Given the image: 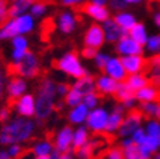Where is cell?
Returning <instances> with one entry per match:
<instances>
[{
  "label": "cell",
  "instance_id": "6da1fadb",
  "mask_svg": "<svg viewBox=\"0 0 160 159\" xmlns=\"http://www.w3.org/2000/svg\"><path fill=\"white\" fill-rule=\"evenodd\" d=\"M37 123L32 118L17 115L10 118L0 129V143L4 146L10 143H27L34 138Z\"/></svg>",
  "mask_w": 160,
  "mask_h": 159
},
{
  "label": "cell",
  "instance_id": "7a4b0ae2",
  "mask_svg": "<svg viewBox=\"0 0 160 159\" xmlns=\"http://www.w3.org/2000/svg\"><path fill=\"white\" fill-rule=\"evenodd\" d=\"M56 83L49 77L40 80L34 96V103H36L34 116L37 122L47 120L52 116V113L56 109Z\"/></svg>",
  "mask_w": 160,
  "mask_h": 159
},
{
  "label": "cell",
  "instance_id": "3957f363",
  "mask_svg": "<svg viewBox=\"0 0 160 159\" xmlns=\"http://www.w3.org/2000/svg\"><path fill=\"white\" fill-rule=\"evenodd\" d=\"M10 69L13 70L12 73L19 75V76L24 77V79H34L39 76L40 73V60L39 57L32 52H27L19 62L12 63Z\"/></svg>",
  "mask_w": 160,
  "mask_h": 159
},
{
  "label": "cell",
  "instance_id": "277c9868",
  "mask_svg": "<svg viewBox=\"0 0 160 159\" xmlns=\"http://www.w3.org/2000/svg\"><path fill=\"white\" fill-rule=\"evenodd\" d=\"M56 67L60 72H63L64 75H69V76L76 77V79L87 75L86 69H84V67L82 66V63H80L79 56L73 52H69L60 57L56 62Z\"/></svg>",
  "mask_w": 160,
  "mask_h": 159
},
{
  "label": "cell",
  "instance_id": "5b68a950",
  "mask_svg": "<svg viewBox=\"0 0 160 159\" xmlns=\"http://www.w3.org/2000/svg\"><path fill=\"white\" fill-rule=\"evenodd\" d=\"M107 118H109V112L103 108L96 106L93 109H90L86 118L87 129L92 130L93 133H104L106 132Z\"/></svg>",
  "mask_w": 160,
  "mask_h": 159
},
{
  "label": "cell",
  "instance_id": "8992f818",
  "mask_svg": "<svg viewBox=\"0 0 160 159\" xmlns=\"http://www.w3.org/2000/svg\"><path fill=\"white\" fill-rule=\"evenodd\" d=\"M27 89H29L27 79L19 76V75H14V73L13 76H9L7 85H6V96L10 102H13V100H16L22 95H24L27 92Z\"/></svg>",
  "mask_w": 160,
  "mask_h": 159
},
{
  "label": "cell",
  "instance_id": "52a82bcc",
  "mask_svg": "<svg viewBox=\"0 0 160 159\" xmlns=\"http://www.w3.org/2000/svg\"><path fill=\"white\" fill-rule=\"evenodd\" d=\"M13 109L16 110L17 115L26 116V118H34V112H36V103H34V96L32 93H24L16 100L12 102Z\"/></svg>",
  "mask_w": 160,
  "mask_h": 159
},
{
  "label": "cell",
  "instance_id": "ba28073f",
  "mask_svg": "<svg viewBox=\"0 0 160 159\" xmlns=\"http://www.w3.org/2000/svg\"><path fill=\"white\" fill-rule=\"evenodd\" d=\"M143 112H139V110H132V112L127 115V118H123V122L119 128V135L122 138H127L130 136L134 130L142 125V120H143Z\"/></svg>",
  "mask_w": 160,
  "mask_h": 159
},
{
  "label": "cell",
  "instance_id": "9c48e42d",
  "mask_svg": "<svg viewBox=\"0 0 160 159\" xmlns=\"http://www.w3.org/2000/svg\"><path fill=\"white\" fill-rule=\"evenodd\" d=\"M10 45H12V52H10L12 63L19 62L29 52V40H27L26 34H16V36H13L10 39Z\"/></svg>",
  "mask_w": 160,
  "mask_h": 159
},
{
  "label": "cell",
  "instance_id": "30bf717a",
  "mask_svg": "<svg viewBox=\"0 0 160 159\" xmlns=\"http://www.w3.org/2000/svg\"><path fill=\"white\" fill-rule=\"evenodd\" d=\"M72 139H73V129L70 126H63L59 132L54 135L53 145L54 149H57L62 155L72 149Z\"/></svg>",
  "mask_w": 160,
  "mask_h": 159
},
{
  "label": "cell",
  "instance_id": "8fae6325",
  "mask_svg": "<svg viewBox=\"0 0 160 159\" xmlns=\"http://www.w3.org/2000/svg\"><path fill=\"white\" fill-rule=\"evenodd\" d=\"M117 52L122 55V56H129V55H142L143 53V46L140 43H137L133 37H130L129 34L120 37L117 40L116 45Z\"/></svg>",
  "mask_w": 160,
  "mask_h": 159
},
{
  "label": "cell",
  "instance_id": "7c38bea8",
  "mask_svg": "<svg viewBox=\"0 0 160 159\" xmlns=\"http://www.w3.org/2000/svg\"><path fill=\"white\" fill-rule=\"evenodd\" d=\"M102 27H103V32H104V40H107V42H113L114 43L120 37L129 34V32L122 29V27L116 23L114 19H106L103 22V24H102Z\"/></svg>",
  "mask_w": 160,
  "mask_h": 159
},
{
  "label": "cell",
  "instance_id": "4fadbf2b",
  "mask_svg": "<svg viewBox=\"0 0 160 159\" xmlns=\"http://www.w3.org/2000/svg\"><path fill=\"white\" fill-rule=\"evenodd\" d=\"M103 70L106 72V75L112 76L113 79H116L117 82H123L127 77V72H126V69H124L120 57H109V60H107Z\"/></svg>",
  "mask_w": 160,
  "mask_h": 159
},
{
  "label": "cell",
  "instance_id": "5bb4252c",
  "mask_svg": "<svg viewBox=\"0 0 160 159\" xmlns=\"http://www.w3.org/2000/svg\"><path fill=\"white\" fill-rule=\"evenodd\" d=\"M104 43V32L100 24H92L84 34V45L90 47H102Z\"/></svg>",
  "mask_w": 160,
  "mask_h": 159
},
{
  "label": "cell",
  "instance_id": "9a60e30c",
  "mask_svg": "<svg viewBox=\"0 0 160 159\" xmlns=\"http://www.w3.org/2000/svg\"><path fill=\"white\" fill-rule=\"evenodd\" d=\"M14 26H16V32L17 34H29L32 33L36 27V22L34 17L27 12V13H22L19 16H14Z\"/></svg>",
  "mask_w": 160,
  "mask_h": 159
},
{
  "label": "cell",
  "instance_id": "2e32d148",
  "mask_svg": "<svg viewBox=\"0 0 160 159\" xmlns=\"http://www.w3.org/2000/svg\"><path fill=\"white\" fill-rule=\"evenodd\" d=\"M53 149L54 145L50 139H40L32 145L30 152H32V156L36 159H50Z\"/></svg>",
  "mask_w": 160,
  "mask_h": 159
},
{
  "label": "cell",
  "instance_id": "e0dca14e",
  "mask_svg": "<svg viewBox=\"0 0 160 159\" xmlns=\"http://www.w3.org/2000/svg\"><path fill=\"white\" fill-rule=\"evenodd\" d=\"M56 26L62 33H64V34L72 33L77 26L76 14L73 12H63V13H60L56 20Z\"/></svg>",
  "mask_w": 160,
  "mask_h": 159
},
{
  "label": "cell",
  "instance_id": "ac0fdd59",
  "mask_svg": "<svg viewBox=\"0 0 160 159\" xmlns=\"http://www.w3.org/2000/svg\"><path fill=\"white\" fill-rule=\"evenodd\" d=\"M122 63L129 75L130 73H140L144 70L146 59L142 55H129V56L122 57Z\"/></svg>",
  "mask_w": 160,
  "mask_h": 159
},
{
  "label": "cell",
  "instance_id": "d6986e66",
  "mask_svg": "<svg viewBox=\"0 0 160 159\" xmlns=\"http://www.w3.org/2000/svg\"><path fill=\"white\" fill-rule=\"evenodd\" d=\"M137 146H139V151H140V159L150 158L160 148L159 140H157L156 136H150L147 133L144 136V139L140 143H137Z\"/></svg>",
  "mask_w": 160,
  "mask_h": 159
},
{
  "label": "cell",
  "instance_id": "ffe728a7",
  "mask_svg": "<svg viewBox=\"0 0 160 159\" xmlns=\"http://www.w3.org/2000/svg\"><path fill=\"white\" fill-rule=\"evenodd\" d=\"M119 82L109 75H102L96 80V90L102 95H114Z\"/></svg>",
  "mask_w": 160,
  "mask_h": 159
},
{
  "label": "cell",
  "instance_id": "44dd1931",
  "mask_svg": "<svg viewBox=\"0 0 160 159\" xmlns=\"http://www.w3.org/2000/svg\"><path fill=\"white\" fill-rule=\"evenodd\" d=\"M89 110L90 109L83 102H80L79 105L70 108L69 113H67V119H69L70 123H73V125H83V123L86 122Z\"/></svg>",
  "mask_w": 160,
  "mask_h": 159
},
{
  "label": "cell",
  "instance_id": "7402d4cb",
  "mask_svg": "<svg viewBox=\"0 0 160 159\" xmlns=\"http://www.w3.org/2000/svg\"><path fill=\"white\" fill-rule=\"evenodd\" d=\"M123 110L124 106H117L114 108V110L112 113H109L107 118V125H106V132L107 133H116L119 130L120 125L123 122Z\"/></svg>",
  "mask_w": 160,
  "mask_h": 159
},
{
  "label": "cell",
  "instance_id": "603a6c76",
  "mask_svg": "<svg viewBox=\"0 0 160 159\" xmlns=\"http://www.w3.org/2000/svg\"><path fill=\"white\" fill-rule=\"evenodd\" d=\"M134 98L139 102H152V100H157L160 98V92L157 86H152V85H146V86L140 87L134 92Z\"/></svg>",
  "mask_w": 160,
  "mask_h": 159
},
{
  "label": "cell",
  "instance_id": "cb8c5ba5",
  "mask_svg": "<svg viewBox=\"0 0 160 159\" xmlns=\"http://www.w3.org/2000/svg\"><path fill=\"white\" fill-rule=\"evenodd\" d=\"M83 12L90 16L92 19L97 20V22H104L106 19H109V10L104 6H100V4H94V3H87L83 6Z\"/></svg>",
  "mask_w": 160,
  "mask_h": 159
},
{
  "label": "cell",
  "instance_id": "d4e9b609",
  "mask_svg": "<svg viewBox=\"0 0 160 159\" xmlns=\"http://www.w3.org/2000/svg\"><path fill=\"white\" fill-rule=\"evenodd\" d=\"M34 0H10L9 2V17L19 16L22 13H27Z\"/></svg>",
  "mask_w": 160,
  "mask_h": 159
},
{
  "label": "cell",
  "instance_id": "484cf974",
  "mask_svg": "<svg viewBox=\"0 0 160 159\" xmlns=\"http://www.w3.org/2000/svg\"><path fill=\"white\" fill-rule=\"evenodd\" d=\"M146 73H147V79L152 80L154 86L160 87V59L159 57H154L152 59L149 63H146Z\"/></svg>",
  "mask_w": 160,
  "mask_h": 159
},
{
  "label": "cell",
  "instance_id": "4316f807",
  "mask_svg": "<svg viewBox=\"0 0 160 159\" xmlns=\"http://www.w3.org/2000/svg\"><path fill=\"white\" fill-rule=\"evenodd\" d=\"M122 151H123V158L126 159H140V151L137 143L133 142V139L127 136L124 140H122Z\"/></svg>",
  "mask_w": 160,
  "mask_h": 159
},
{
  "label": "cell",
  "instance_id": "83f0119b",
  "mask_svg": "<svg viewBox=\"0 0 160 159\" xmlns=\"http://www.w3.org/2000/svg\"><path fill=\"white\" fill-rule=\"evenodd\" d=\"M73 86L76 87L77 90H80L83 95H86L87 92L96 90V82L93 80V77H92V76L84 75V76H82V77H77Z\"/></svg>",
  "mask_w": 160,
  "mask_h": 159
},
{
  "label": "cell",
  "instance_id": "f1b7e54d",
  "mask_svg": "<svg viewBox=\"0 0 160 159\" xmlns=\"http://www.w3.org/2000/svg\"><path fill=\"white\" fill-rule=\"evenodd\" d=\"M124 82H126L130 86V89L134 90V92H136L137 89H140V87L149 85V79H147V76H144V75H142V73H130V76L126 77Z\"/></svg>",
  "mask_w": 160,
  "mask_h": 159
},
{
  "label": "cell",
  "instance_id": "f546056e",
  "mask_svg": "<svg viewBox=\"0 0 160 159\" xmlns=\"http://www.w3.org/2000/svg\"><path fill=\"white\" fill-rule=\"evenodd\" d=\"M89 140V130L84 126H79L76 130H73V139H72V148L74 151L79 149L82 145Z\"/></svg>",
  "mask_w": 160,
  "mask_h": 159
},
{
  "label": "cell",
  "instance_id": "4dcf8cb0",
  "mask_svg": "<svg viewBox=\"0 0 160 159\" xmlns=\"http://www.w3.org/2000/svg\"><path fill=\"white\" fill-rule=\"evenodd\" d=\"M129 36L133 37L137 43H140L142 46L146 45L147 37H149L147 36V32H146V27H144V24H142V23H134V26L129 30Z\"/></svg>",
  "mask_w": 160,
  "mask_h": 159
},
{
  "label": "cell",
  "instance_id": "1f68e13d",
  "mask_svg": "<svg viewBox=\"0 0 160 159\" xmlns=\"http://www.w3.org/2000/svg\"><path fill=\"white\" fill-rule=\"evenodd\" d=\"M114 20H116V23L119 24L122 29L127 30V32H129V30L134 26V23H136L134 16L132 13H127V12H120L119 14H116Z\"/></svg>",
  "mask_w": 160,
  "mask_h": 159
},
{
  "label": "cell",
  "instance_id": "d6a6232c",
  "mask_svg": "<svg viewBox=\"0 0 160 159\" xmlns=\"http://www.w3.org/2000/svg\"><path fill=\"white\" fill-rule=\"evenodd\" d=\"M142 112L149 118H156L160 120V103H157L156 100L142 102Z\"/></svg>",
  "mask_w": 160,
  "mask_h": 159
},
{
  "label": "cell",
  "instance_id": "836d02e7",
  "mask_svg": "<svg viewBox=\"0 0 160 159\" xmlns=\"http://www.w3.org/2000/svg\"><path fill=\"white\" fill-rule=\"evenodd\" d=\"M82 99H83V93L77 90L74 86H72L69 89V92L64 95V105L69 106V108H73V106L79 105L82 102Z\"/></svg>",
  "mask_w": 160,
  "mask_h": 159
},
{
  "label": "cell",
  "instance_id": "e575fe53",
  "mask_svg": "<svg viewBox=\"0 0 160 159\" xmlns=\"http://www.w3.org/2000/svg\"><path fill=\"white\" fill-rule=\"evenodd\" d=\"M96 152V142L93 140H87L84 145H82L79 149H76V156L79 158H92Z\"/></svg>",
  "mask_w": 160,
  "mask_h": 159
},
{
  "label": "cell",
  "instance_id": "d590c367",
  "mask_svg": "<svg viewBox=\"0 0 160 159\" xmlns=\"http://www.w3.org/2000/svg\"><path fill=\"white\" fill-rule=\"evenodd\" d=\"M9 79V69L4 66L3 63H0V105L3 103L6 98V85Z\"/></svg>",
  "mask_w": 160,
  "mask_h": 159
},
{
  "label": "cell",
  "instance_id": "8d00e7d4",
  "mask_svg": "<svg viewBox=\"0 0 160 159\" xmlns=\"http://www.w3.org/2000/svg\"><path fill=\"white\" fill-rule=\"evenodd\" d=\"M114 95H116V98L119 100H124V99H127V98L133 96V95H134V90L130 89V86L123 80V82H119V86H117Z\"/></svg>",
  "mask_w": 160,
  "mask_h": 159
},
{
  "label": "cell",
  "instance_id": "74e56055",
  "mask_svg": "<svg viewBox=\"0 0 160 159\" xmlns=\"http://www.w3.org/2000/svg\"><path fill=\"white\" fill-rule=\"evenodd\" d=\"M146 50L153 55H160V34H153V36L147 37Z\"/></svg>",
  "mask_w": 160,
  "mask_h": 159
},
{
  "label": "cell",
  "instance_id": "f35d334b",
  "mask_svg": "<svg viewBox=\"0 0 160 159\" xmlns=\"http://www.w3.org/2000/svg\"><path fill=\"white\" fill-rule=\"evenodd\" d=\"M46 10H47V6L43 3V2L34 0V3L32 4L29 9V13L32 14L34 19H37V17H43L44 14H46Z\"/></svg>",
  "mask_w": 160,
  "mask_h": 159
},
{
  "label": "cell",
  "instance_id": "ab89813d",
  "mask_svg": "<svg viewBox=\"0 0 160 159\" xmlns=\"http://www.w3.org/2000/svg\"><path fill=\"white\" fill-rule=\"evenodd\" d=\"M82 102L89 108V109H93L99 105V95L96 93V90H92V92H87L86 95H83V99Z\"/></svg>",
  "mask_w": 160,
  "mask_h": 159
},
{
  "label": "cell",
  "instance_id": "60d3db41",
  "mask_svg": "<svg viewBox=\"0 0 160 159\" xmlns=\"http://www.w3.org/2000/svg\"><path fill=\"white\" fill-rule=\"evenodd\" d=\"M6 151L9 153L10 159L20 158V156H23V152H24L23 148H22V143H10V145H7Z\"/></svg>",
  "mask_w": 160,
  "mask_h": 159
},
{
  "label": "cell",
  "instance_id": "b9f144b4",
  "mask_svg": "<svg viewBox=\"0 0 160 159\" xmlns=\"http://www.w3.org/2000/svg\"><path fill=\"white\" fill-rule=\"evenodd\" d=\"M144 130H146L147 135L156 136V138H157V136L160 135V123L157 122V120H149V122L146 123Z\"/></svg>",
  "mask_w": 160,
  "mask_h": 159
},
{
  "label": "cell",
  "instance_id": "7bdbcfd3",
  "mask_svg": "<svg viewBox=\"0 0 160 159\" xmlns=\"http://www.w3.org/2000/svg\"><path fill=\"white\" fill-rule=\"evenodd\" d=\"M12 118V106L9 105H2L0 106V123L3 125Z\"/></svg>",
  "mask_w": 160,
  "mask_h": 159
},
{
  "label": "cell",
  "instance_id": "ee69618b",
  "mask_svg": "<svg viewBox=\"0 0 160 159\" xmlns=\"http://www.w3.org/2000/svg\"><path fill=\"white\" fill-rule=\"evenodd\" d=\"M109 57L110 56L106 55V53H96V56L93 57V60H94V63H96V66L99 67V69L103 70L104 66H106L107 60H109Z\"/></svg>",
  "mask_w": 160,
  "mask_h": 159
},
{
  "label": "cell",
  "instance_id": "f6af8a7d",
  "mask_svg": "<svg viewBox=\"0 0 160 159\" xmlns=\"http://www.w3.org/2000/svg\"><path fill=\"white\" fill-rule=\"evenodd\" d=\"M9 17V0H0V23Z\"/></svg>",
  "mask_w": 160,
  "mask_h": 159
},
{
  "label": "cell",
  "instance_id": "bcb514c9",
  "mask_svg": "<svg viewBox=\"0 0 160 159\" xmlns=\"http://www.w3.org/2000/svg\"><path fill=\"white\" fill-rule=\"evenodd\" d=\"M144 136H146V130H144L143 128H140V126H139V128H137V129L134 130L132 135H130V138L133 139L134 143H140L142 140L144 139Z\"/></svg>",
  "mask_w": 160,
  "mask_h": 159
},
{
  "label": "cell",
  "instance_id": "7dc6e473",
  "mask_svg": "<svg viewBox=\"0 0 160 159\" xmlns=\"http://www.w3.org/2000/svg\"><path fill=\"white\" fill-rule=\"evenodd\" d=\"M107 159H123V151L122 148H112L106 153Z\"/></svg>",
  "mask_w": 160,
  "mask_h": 159
},
{
  "label": "cell",
  "instance_id": "c3c4849f",
  "mask_svg": "<svg viewBox=\"0 0 160 159\" xmlns=\"http://www.w3.org/2000/svg\"><path fill=\"white\" fill-rule=\"evenodd\" d=\"M69 89H70V86L67 85V83H57L56 85V93H57V96H62V98H64V95H66L67 92H69Z\"/></svg>",
  "mask_w": 160,
  "mask_h": 159
},
{
  "label": "cell",
  "instance_id": "681fc988",
  "mask_svg": "<svg viewBox=\"0 0 160 159\" xmlns=\"http://www.w3.org/2000/svg\"><path fill=\"white\" fill-rule=\"evenodd\" d=\"M126 2L124 0H110V7L113 10H119V12H122V10L126 7Z\"/></svg>",
  "mask_w": 160,
  "mask_h": 159
},
{
  "label": "cell",
  "instance_id": "f907efd6",
  "mask_svg": "<svg viewBox=\"0 0 160 159\" xmlns=\"http://www.w3.org/2000/svg\"><path fill=\"white\" fill-rule=\"evenodd\" d=\"M97 53V49L96 47H90V46H86L83 49V52H82V55H83V57H86V59H93L94 56H96Z\"/></svg>",
  "mask_w": 160,
  "mask_h": 159
},
{
  "label": "cell",
  "instance_id": "816d5d0a",
  "mask_svg": "<svg viewBox=\"0 0 160 159\" xmlns=\"http://www.w3.org/2000/svg\"><path fill=\"white\" fill-rule=\"evenodd\" d=\"M86 0H60V3L63 6L67 7H77V6H83V3Z\"/></svg>",
  "mask_w": 160,
  "mask_h": 159
},
{
  "label": "cell",
  "instance_id": "f5cc1de1",
  "mask_svg": "<svg viewBox=\"0 0 160 159\" xmlns=\"http://www.w3.org/2000/svg\"><path fill=\"white\" fill-rule=\"evenodd\" d=\"M122 103H123V106L127 108V109H133L134 103H136V98H134V95H133V96H130V98H127V99L122 100Z\"/></svg>",
  "mask_w": 160,
  "mask_h": 159
},
{
  "label": "cell",
  "instance_id": "db71d44e",
  "mask_svg": "<svg viewBox=\"0 0 160 159\" xmlns=\"http://www.w3.org/2000/svg\"><path fill=\"white\" fill-rule=\"evenodd\" d=\"M0 159H10L9 158V153H7L6 149H2V151H0Z\"/></svg>",
  "mask_w": 160,
  "mask_h": 159
},
{
  "label": "cell",
  "instance_id": "11a10c76",
  "mask_svg": "<svg viewBox=\"0 0 160 159\" xmlns=\"http://www.w3.org/2000/svg\"><path fill=\"white\" fill-rule=\"evenodd\" d=\"M90 2L94 4H100V6H106L107 3V0H90Z\"/></svg>",
  "mask_w": 160,
  "mask_h": 159
},
{
  "label": "cell",
  "instance_id": "9f6ffc18",
  "mask_svg": "<svg viewBox=\"0 0 160 159\" xmlns=\"http://www.w3.org/2000/svg\"><path fill=\"white\" fill-rule=\"evenodd\" d=\"M154 23L160 27V12H156V13H154Z\"/></svg>",
  "mask_w": 160,
  "mask_h": 159
},
{
  "label": "cell",
  "instance_id": "6f0895ef",
  "mask_svg": "<svg viewBox=\"0 0 160 159\" xmlns=\"http://www.w3.org/2000/svg\"><path fill=\"white\" fill-rule=\"evenodd\" d=\"M126 3H129V4H136V3H140V0H124Z\"/></svg>",
  "mask_w": 160,
  "mask_h": 159
},
{
  "label": "cell",
  "instance_id": "680465c9",
  "mask_svg": "<svg viewBox=\"0 0 160 159\" xmlns=\"http://www.w3.org/2000/svg\"><path fill=\"white\" fill-rule=\"evenodd\" d=\"M157 140H159V145H160V135L157 136Z\"/></svg>",
  "mask_w": 160,
  "mask_h": 159
},
{
  "label": "cell",
  "instance_id": "91938a15",
  "mask_svg": "<svg viewBox=\"0 0 160 159\" xmlns=\"http://www.w3.org/2000/svg\"><path fill=\"white\" fill-rule=\"evenodd\" d=\"M156 158H157V159H160V155H156Z\"/></svg>",
  "mask_w": 160,
  "mask_h": 159
},
{
  "label": "cell",
  "instance_id": "94428289",
  "mask_svg": "<svg viewBox=\"0 0 160 159\" xmlns=\"http://www.w3.org/2000/svg\"><path fill=\"white\" fill-rule=\"evenodd\" d=\"M159 59H160V56H159Z\"/></svg>",
  "mask_w": 160,
  "mask_h": 159
}]
</instances>
